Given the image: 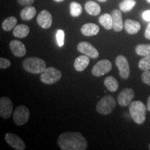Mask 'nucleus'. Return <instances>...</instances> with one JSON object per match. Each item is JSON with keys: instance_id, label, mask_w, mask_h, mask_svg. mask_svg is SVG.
I'll list each match as a JSON object with an SVG mask.
<instances>
[{"instance_id": "18", "label": "nucleus", "mask_w": 150, "mask_h": 150, "mask_svg": "<svg viewBox=\"0 0 150 150\" xmlns=\"http://www.w3.org/2000/svg\"><path fill=\"white\" fill-rule=\"evenodd\" d=\"M124 27H125L127 32L131 35L136 34L140 31V28H141L139 22L135 21V20H130V19H128L125 21Z\"/></svg>"}, {"instance_id": "1", "label": "nucleus", "mask_w": 150, "mask_h": 150, "mask_svg": "<svg viewBox=\"0 0 150 150\" xmlns=\"http://www.w3.org/2000/svg\"><path fill=\"white\" fill-rule=\"evenodd\" d=\"M57 141L62 150H85L88 147L86 138L79 132L63 133L59 136Z\"/></svg>"}, {"instance_id": "5", "label": "nucleus", "mask_w": 150, "mask_h": 150, "mask_svg": "<svg viewBox=\"0 0 150 150\" xmlns=\"http://www.w3.org/2000/svg\"><path fill=\"white\" fill-rule=\"evenodd\" d=\"M62 73L58 69L53 67L46 68L40 74V81L42 83L48 84H54L61 79Z\"/></svg>"}, {"instance_id": "23", "label": "nucleus", "mask_w": 150, "mask_h": 150, "mask_svg": "<svg viewBox=\"0 0 150 150\" xmlns=\"http://www.w3.org/2000/svg\"><path fill=\"white\" fill-rule=\"evenodd\" d=\"M18 20L15 17H8L5 19L1 24V27L5 31H10L17 26Z\"/></svg>"}, {"instance_id": "36", "label": "nucleus", "mask_w": 150, "mask_h": 150, "mask_svg": "<svg viewBox=\"0 0 150 150\" xmlns=\"http://www.w3.org/2000/svg\"><path fill=\"white\" fill-rule=\"evenodd\" d=\"M54 1H56V2H61V1H64V0H54Z\"/></svg>"}, {"instance_id": "14", "label": "nucleus", "mask_w": 150, "mask_h": 150, "mask_svg": "<svg viewBox=\"0 0 150 150\" xmlns=\"http://www.w3.org/2000/svg\"><path fill=\"white\" fill-rule=\"evenodd\" d=\"M9 45L13 54L17 57H22L27 53L25 45L20 41L13 40L11 41Z\"/></svg>"}, {"instance_id": "34", "label": "nucleus", "mask_w": 150, "mask_h": 150, "mask_svg": "<svg viewBox=\"0 0 150 150\" xmlns=\"http://www.w3.org/2000/svg\"><path fill=\"white\" fill-rule=\"evenodd\" d=\"M145 36L148 40H150V22L148 24V25L147 26L145 29Z\"/></svg>"}, {"instance_id": "20", "label": "nucleus", "mask_w": 150, "mask_h": 150, "mask_svg": "<svg viewBox=\"0 0 150 150\" xmlns=\"http://www.w3.org/2000/svg\"><path fill=\"white\" fill-rule=\"evenodd\" d=\"M36 15V9L32 6H27V7L22 9L20 12V16L23 20H32Z\"/></svg>"}, {"instance_id": "27", "label": "nucleus", "mask_w": 150, "mask_h": 150, "mask_svg": "<svg viewBox=\"0 0 150 150\" xmlns=\"http://www.w3.org/2000/svg\"><path fill=\"white\" fill-rule=\"evenodd\" d=\"M136 1L135 0H125L119 4V8L122 12H129L134 8L136 6Z\"/></svg>"}, {"instance_id": "25", "label": "nucleus", "mask_w": 150, "mask_h": 150, "mask_svg": "<svg viewBox=\"0 0 150 150\" xmlns=\"http://www.w3.org/2000/svg\"><path fill=\"white\" fill-rule=\"evenodd\" d=\"M136 54L139 56H147L150 55V44L138 45L135 49Z\"/></svg>"}, {"instance_id": "2", "label": "nucleus", "mask_w": 150, "mask_h": 150, "mask_svg": "<svg viewBox=\"0 0 150 150\" xmlns=\"http://www.w3.org/2000/svg\"><path fill=\"white\" fill-rule=\"evenodd\" d=\"M147 110V106L140 101H134L129 104V112L131 117L138 125H142L145 122Z\"/></svg>"}, {"instance_id": "39", "label": "nucleus", "mask_w": 150, "mask_h": 150, "mask_svg": "<svg viewBox=\"0 0 150 150\" xmlns=\"http://www.w3.org/2000/svg\"><path fill=\"white\" fill-rule=\"evenodd\" d=\"M149 149H150V144H149Z\"/></svg>"}, {"instance_id": "3", "label": "nucleus", "mask_w": 150, "mask_h": 150, "mask_svg": "<svg viewBox=\"0 0 150 150\" xmlns=\"http://www.w3.org/2000/svg\"><path fill=\"white\" fill-rule=\"evenodd\" d=\"M24 70L31 74H41L46 67V63L42 59L37 57L26 59L22 63Z\"/></svg>"}, {"instance_id": "32", "label": "nucleus", "mask_w": 150, "mask_h": 150, "mask_svg": "<svg viewBox=\"0 0 150 150\" xmlns=\"http://www.w3.org/2000/svg\"><path fill=\"white\" fill-rule=\"evenodd\" d=\"M35 0H18V3L22 6H30L34 2Z\"/></svg>"}, {"instance_id": "9", "label": "nucleus", "mask_w": 150, "mask_h": 150, "mask_svg": "<svg viewBox=\"0 0 150 150\" xmlns=\"http://www.w3.org/2000/svg\"><path fill=\"white\" fill-rule=\"evenodd\" d=\"M13 110V104L10 98L2 97L0 99V116L3 119L10 118Z\"/></svg>"}, {"instance_id": "19", "label": "nucleus", "mask_w": 150, "mask_h": 150, "mask_svg": "<svg viewBox=\"0 0 150 150\" xmlns=\"http://www.w3.org/2000/svg\"><path fill=\"white\" fill-rule=\"evenodd\" d=\"M29 27L25 24H19L13 29V34L15 37L19 38H23L27 37L29 33Z\"/></svg>"}, {"instance_id": "15", "label": "nucleus", "mask_w": 150, "mask_h": 150, "mask_svg": "<svg viewBox=\"0 0 150 150\" xmlns=\"http://www.w3.org/2000/svg\"><path fill=\"white\" fill-rule=\"evenodd\" d=\"M112 18V29L115 31L117 32H120L123 29L124 24L122 22V16L120 11L119 10H113L111 13Z\"/></svg>"}, {"instance_id": "21", "label": "nucleus", "mask_w": 150, "mask_h": 150, "mask_svg": "<svg viewBox=\"0 0 150 150\" xmlns=\"http://www.w3.org/2000/svg\"><path fill=\"white\" fill-rule=\"evenodd\" d=\"M85 9L88 13L94 16H97L101 12L100 6L93 1H88L85 4Z\"/></svg>"}, {"instance_id": "13", "label": "nucleus", "mask_w": 150, "mask_h": 150, "mask_svg": "<svg viewBox=\"0 0 150 150\" xmlns=\"http://www.w3.org/2000/svg\"><path fill=\"white\" fill-rule=\"evenodd\" d=\"M37 22L43 29H49L52 24V16L50 12L46 10L41 11L37 17Z\"/></svg>"}, {"instance_id": "24", "label": "nucleus", "mask_w": 150, "mask_h": 150, "mask_svg": "<svg viewBox=\"0 0 150 150\" xmlns=\"http://www.w3.org/2000/svg\"><path fill=\"white\" fill-rule=\"evenodd\" d=\"M99 22L105 29L107 30H110L112 29V18L111 15L108 13L103 14L99 18Z\"/></svg>"}, {"instance_id": "22", "label": "nucleus", "mask_w": 150, "mask_h": 150, "mask_svg": "<svg viewBox=\"0 0 150 150\" xmlns=\"http://www.w3.org/2000/svg\"><path fill=\"white\" fill-rule=\"evenodd\" d=\"M104 83L108 91L110 92H115L119 88V83L113 76H107L104 79Z\"/></svg>"}, {"instance_id": "10", "label": "nucleus", "mask_w": 150, "mask_h": 150, "mask_svg": "<svg viewBox=\"0 0 150 150\" xmlns=\"http://www.w3.org/2000/svg\"><path fill=\"white\" fill-rule=\"evenodd\" d=\"M5 140L11 147L16 150H24L26 145L24 142L16 134L8 133L5 135Z\"/></svg>"}, {"instance_id": "29", "label": "nucleus", "mask_w": 150, "mask_h": 150, "mask_svg": "<svg viewBox=\"0 0 150 150\" xmlns=\"http://www.w3.org/2000/svg\"><path fill=\"white\" fill-rule=\"evenodd\" d=\"M56 41L57 44L60 47H62L64 45V40H65V33L63 30L59 29L56 32Z\"/></svg>"}, {"instance_id": "17", "label": "nucleus", "mask_w": 150, "mask_h": 150, "mask_svg": "<svg viewBox=\"0 0 150 150\" xmlns=\"http://www.w3.org/2000/svg\"><path fill=\"white\" fill-rule=\"evenodd\" d=\"M81 32L86 36H93L99 32V27L94 23H87L82 26Z\"/></svg>"}, {"instance_id": "26", "label": "nucleus", "mask_w": 150, "mask_h": 150, "mask_svg": "<svg viewBox=\"0 0 150 150\" xmlns=\"http://www.w3.org/2000/svg\"><path fill=\"white\" fill-rule=\"evenodd\" d=\"M81 5L79 3L76 2V1H72L70 5V15L72 17H79L82 13Z\"/></svg>"}, {"instance_id": "33", "label": "nucleus", "mask_w": 150, "mask_h": 150, "mask_svg": "<svg viewBox=\"0 0 150 150\" xmlns=\"http://www.w3.org/2000/svg\"><path fill=\"white\" fill-rule=\"evenodd\" d=\"M142 18L147 22H150V10L145 11L142 13Z\"/></svg>"}, {"instance_id": "8", "label": "nucleus", "mask_w": 150, "mask_h": 150, "mask_svg": "<svg viewBox=\"0 0 150 150\" xmlns=\"http://www.w3.org/2000/svg\"><path fill=\"white\" fill-rule=\"evenodd\" d=\"M115 64L119 70L120 77L123 79H128L130 74V67L126 57L122 55H119L116 58Z\"/></svg>"}, {"instance_id": "4", "label": "nucleus", "mask_w": 150, "mask_h": 150, "mask_svg": "<svg viewBox=\"0 0 150 150\" xmlns=\"http://www.w3.org/2000/svg\"><path fill=\"white\" fill-rule=\"evenodd\" d=\"M116 106V102L112 95H106L97 102L96 110L102 115H108L112 112Z\"/></svg>"}, {"instance_id": "28", "label": "nucleus", "mask_w": 150, "mask_h": 150, "mask_svg": "<svg viewBox=\"0 0 150 150\" xmlns=\"http://www.w3.org/2000/svg\"><path fill=\"white\" fill-rule=\"evenodd\" d=\"M138 67L142 71L150 70V55L145 56L138 62Z\"/></svg>"}, {"instance_id": "11", "label": "nucleus", "mask_w": 150, "mask_h": 150, "mask_svg": "<svg viewBox=\"0 0 150 150\" xmlns=\"http://www.w3.org/2000/svg\"><path fill=\"white\" fill-rule=\"evenodd\" d=\"M77 50L80 53L85 54L91 59H97L99 57V52L97 49L88 42H81L79 43Z\"/></svg>"}, {"instance_id": "12", "label": "nucleus", "mask_w": 150, "mask_h": 150, "mask_svg": "<svg viewBox=\"0 0 150 150\" xmlns=\"http://www.w3.org/2000/svg\"><path fill=\"white\" fill-rule=\"evenodd\" d=\"M135 96L134 91L131 88H124L117 96V102L122 106H127L131 104Z\"/></svg>"}, {"instance_id": "16", "label": "nucleus", "mask_w": 150, "mask_h": 150, "mask_svg": "<svg viewBox=\"0 0 150 150\" xmlns=\"http://www.w3.org/2000/svg\"><path fill=\"white\" fill-rule=\"evenodd\" d=\"M90 57L88 56H86L84 54V55H81L78 56L74 61V67L75 70L78 72H82L88 66L90 63Z\"/></svg>"}, {"instance_id": "31", "label": "nucleus", "mask_w": 150, "mask_h": 150, "mask_svg": "<svg viewBox=\"0 0 150 150\" xmlns=\"http://www.w3.org/2000/svg\"><path fill=\"white\" fill-rule=\"evenodd\" d=\"M11 65V61L9 60L4 59V58H0V69H7L10 67Z\"/></svg>"}, {"instance_id": "7", "label": "nucleus", "mask_w": 150, "mask_h": 150, "mask_svg": "<svg viewBox=\"0 0 150 150\" xmlns=\"http://www.w3.org/2000/svg\"><path fill=\"white\" fill-rule=\"evenodd\" d=\"M112 70V63L107 59L101 60L94 65L92 69V74L95 76H102L107 74Z\"/></svg>"}, {"instance_id": "30", "label": "nucleus", "mask_w": 150, "mask_h": 150, "mask_svg": "<svg viewBox=\"0 0 150 150\" xmlns=\"http://www.w3.org/2000/svg\"><path fill=\"white\" fill-rule=\"evenodd\" d=\"M141 79L144 83L150 86V70L144 71V72L142 74Z\"/></svg>"}, {"instance_id": "38", "label": "nucleus", "mask_w": 150, "mask_h": 150, "mask_svg": "<svg viewBox=\"0 0 150 150\" xmlns=\"http://www.w3.org/2000/svg\"><path fill=\"white\" fill-rule=\"evenodd\" d=\"M146 1H147L148 3H149V4H150V0H146Z\"/></svg>"}, {"instance_id": "35", "label": "nucleus", "mask_w": 150, "mask_h": 150, "mask_svg": "<svg viewBox=\"0 0 150 150\" xmlns=\"http://www.w3.org/2000/svg\"><path fill=\"white\" fill-rule=\"evenodd\" d=\"M147 108L148 111H150V95L149 96V97H148V99H147Z\"/></svg>"}, {"instance_id": "6", "label": "nucleus", "mask_w": 150, "mask_h": 150, "mask_svg": "<svg viewBox=\"0 0 150 150\" xmlns=\"http://www.w3.org/2000/svg\"><path fill=\"white\" fill-rule=\"evenodd\" d=\"M30 117V111L27 106H18L14 110L13 121L18 126L25 125Z\"/></svg>"}, {"instance_id": "37", "label": "nucleus", "mask_w": 150, "mask_h": 150, "mask_svg": "<svg viewBox=\"0 0 150 150\" xmlns=\"http://www.w3.org/2000/svg\"><path fill=\"white\" fill-rule=\"evenodd\" d=\"M99 1H100V2H105V1H106L107 0H98Z\"/></svg>"}]
</instances>
